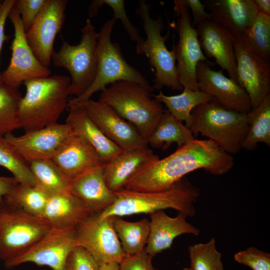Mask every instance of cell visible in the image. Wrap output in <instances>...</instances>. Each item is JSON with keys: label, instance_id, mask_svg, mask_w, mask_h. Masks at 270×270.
<instances>
[{"label": "cell", "instance_id": "1", "mask_svg": "<svg viewBox=\"0 0 270 270\" xmlns=\"http://www.w3.org/2000/svg\"><path fill=\"white\" fill-rule=\"evenodd\" d=\"M234 160L210 140L194 139L142 170L125 184L128 190L156 192L166 190L188 173L202 168L222 176L233 167Z\"/></svg>", "mask_w": 270, "mask_h": 270}, {"label": "cell", "instance_id": "2", "mask_svg": "<svg viewBox=\"0 0 270 270\" xmlns=\"http://www.w3.org/2000/svg\"><path fill=\"white\" fill-rule=\"evenodd\" d=\"M26 94L21 98L18 114L25 132L58 122L68 106L70 78L60 75L26 80Z\"/></svg>", "mask_w": 270, "mask_h": 270}, {"label": "cell", "instance_id": "3", "mask_svg": "<svg viewBox=\"0 0 270 270\" xmlns=\"http://www.w3.org/2000/svg\"><path fill=\"white\" fill-rule=\"evenodd\" d=\"M114 194L115 202L98 214L100 218L150 214L167 208L176 210L192 217L196 214L194 204L200 196V190L184 177L163 191L144 192L122 188Z\"/></svg>", "mask_w": 270, "mask_h": 270}, {"label": "cell", "instance_id": "4", "mask_svg": "<svg viewBox=\"0 0 270 270\" xmlns=\"http://www.w3.org/2000/svg\"><path fill=\"white\" fill-rule=\"evenodd\" d=\"M154 90L149 83L119 80L102 90L98 100L134 126L147 142L164 111L152 97Z\"/></svg>", "mask_w": 270, "mask_h": 270}, {"label": "cell", "instance_id": "5", "mask_svg": "<svg viewBox=\"0 0 270 270\" xmlns=\"http://www.w3.org/2000/svg\"><path fill=\"white\" fill-rule=\"evenodd\" d=\"M188 128L208 138L229 154L238 153L248 133L247 114L226 108L216 100L194 108Z\"/></svg>", "mask_w": 270, "mask_h": 270}, {"label": "cell", "instance_id": "6", "mask_svg": "<svg viewBox=\"0 0 270 270\" xmlns=\"http://www.w3.org/2000/svg\"><path fill=\"white\" fill-rule=\"evenodd\" d=\"M138 3L136 12L142 20L146 39L136 44V52L146 56L154 70L153 88L160 90L166 86L174 90H182L178 78L174 46L170 50L166 44L170 30L162 36L164 26L161 16L153 18L150 15V4L145 0H140Z\"/></svg>", "mask_w": 270, "mask_h": 270}, {"label": "cell", "instance_id": "7", "mask_svg": "<svg viewBox=\"0 0 270 270\" xmlns=\"http://www.w3.org/2000/svg\"><path fill=\"white\" fill-rule=\"evenodd\" d=\"M80 43L72 45L62 40L58 51H54L52 60L55 66L66 68L70 75V95L78 98L92 86L97 70L98 32L90 18L80 30Z\"/></svg>", "mask_w": 270, "mask_h": 270}, {"label": "cell", "instance_id": "8", "mask_svg": "<svg viewBox=\"0 0 270 270\" xmlns=\"http://www.w3.org/2000/svg\"><path fill=\"white\" fill-rule=\"evenodd\" d=\"M116 19L107 20L98 32L96 57L97 70L92 86L82 96L68 102H83L90 98L108 84L119 80H130L142 84L148 83L145 77L136 68L128 64L122 54L120 46L111 40V36Z\"/></svg>", "mask_w": 270, "mask_h": 270}, {"label": "cell", "instance_id": "9", "mask_svg": "<svg viewBox=\"0 0 270 270\" xmlns=\"http://www.w3.org/2000/svg\"><path fill=\"white\" fill-rule=\"evenodd\" d=\"M52 226L44 218L6 204L0 206V258L5 262L41 238Z\"/></svg>", "mask_w": 270, "mask_h": 270}, {"label": "cell", "instance_id": "10", "mask_svg": "<svg viewBox=\"0 0 270 270\" xmlns=\"http://www.w3.org/2000/svg\"><path fill=\"white\" fill-rule=\"evenodd\" d=\"M76 246V226H52L36 242L4 264L6 268H12L32 262L52 270H64L68 256Z\"/></svg>", "mask_w": 270, "mask_h": 270}, {"label": "cell", "instance_id": "11", "mask_svg": "<svg viewBox=\"0 0 270 270\" xmlns=\"http://www.w3.org/2000/svg\"><path fill=\"white\" fill-rule=\"evenodd\" d=\"M76 245L84 248L98 266L119 264L126 256L112 224V216L92 214L76 226Z\"/></svg>", "mask_w": 270, "mask_h": 270}, {"label": "cell", "instance_id": "12", "mask_svg": "<svg viewBox=\"0 0 270 270\" xmlns=\"http://www.w3.org/2000/svg\"><path fill=\"white\" fill-rule=\"evenodd\" d=\"M234 50L237 82L248 95L253 110L270 94V63L252 48L243 34L234 37Z\"/></svg>", "mask_w": 270, "mask_h": 270}, {"label": "cell", "instance_id": "13", "mask_svg": "<svg viewBox=\"0 0 270 270\" xmlns=\"http://www.w3.org/2000/svg\"><path fill=\"white\" fill-rule=\"evenodd\" d=\"M14 29L12 42V57L7 68L1 73L2 82L18 89L26 80L50 76V70L37 59L26 38L25 31L20 15L14 6L8 17Z\"/></svg>", "mask_w": 270, "mask_h": 270}, {"label": "cell", "instance_id": "14", "mask_svg": "<svg viewBox=\"0 0 270 270\" xmlns=\"http://www.w3.org/2000/svg\"><path fill=\"white\" fill-rule=\"evenodd\" d=\"M174 10L179 17L175 24L178 41L174 46L178 80L183 88L198 90L197 66L208 60L200 47L197 30L192 26L190 10L174 6Z\"/></svg>", "mask_w": 270, "mask_h": 270}, {"label": "cell", "instance_id": "15", "mask_svg": "<svg viewBox=\"0 0 270 270\" xmlns=\"http://www.w3.org/2000/svg\"><path fill=\"white\" fill-rule=\"evenodd\" d=\"M67 0H46L30 29L25 32L28 43L38 61L48 68L54 51L56 34L66 18Z\"/></svg>", "mask_w": 270, "mask_h": 270}, {"label": "cell", "instance_id": "16", "mask_svg": "<svg viewBox=\"0 0 270 270\" xmlns=\"http://www.w3.org/2000/svg\"><path fill=\"white\" fill-rule=\"evenodd\" d=\"M76 104L82 106L104 134L122 150H132L148 147V142L136 128L107 104L91 98Z\"/></svg>", "mask_w": 270, "mask_h": 270}, {"label": "cell", "instance_id": "17", "mask_svg": "<svg viewBox=\"0 0 270 270\" xmlns=\"http://www.w3.org/2000/svg\"><path fill=\"white\" fill-rule=\"evenodd\" d=\"M208 62H201L196 68L198 90L224 107L248 114L252 110L250 97L235 80L226 76L222 70L212 69Z\"/></svg>", "mask_w": 270, "mask_h": 270}, {"label": "cell", "instance_id": "18", "mask_svg": "<svg viewBox=\"0 0 270 270\" xmlns=\"http://www.w3.org/2000/svg\"><path fill=\"white\" fill-rule=\"evenodd\" d=\"M72 132L66 123L57 122L20 136L10 133L4 137L30 163L34 160L51 159Z\"/></svg>", "mask_w": 270, "mask_h": 270}, {"label": "cell", "instance_id": "19", "mask_svg": "<svg viewBox=\"0 0 270 270\" xmlns=\"http://www.w3.org/2000/svg\"><path fill=\"white\" fill-rule=\"evenodd\" d=\"M196 28L206 57L214 58L230 78L237 82L234 36L211 19L203 21Z\"/></svg>", "mask_w": 270, "mask_h": 270}, {"label": "cell", "instance_id": "20", "mask_svg": "<svg viewBox=\"0 0 270 270\" xmlns=\"http://www.w3.org/2000/svg\"><path fill=\"white\" fill-rule=\"evenodd\" d=\"M51 159L70 180L105 164L94 148L73 132Z\"/></svg>", "mask_w": 270, "mask_h": 270}, {"label": "cell", "instance_id": "21", "mask_svg": "<svg viewBox=\"0 0 270 270\" xmlns=\"http://www.w3.org/2000/svg\"><path fill=\"white\" fill-rule=\"evenodd\" d=\"M150 214V232L144 250L154 257L163 250L170 248L174 240L183 234L198 236L200 230L186 221V215L178 212L174 218L163 210Z\"/></svg>", "mask_w": 270, "mask_h": 270}, {"label": "cell", "instance_id": "22", "mask_svg": "<svg viewBox=\"0 0 270 270\" xmlns=\"http://www.w3.org/2000/svg\"><path fill=\"white\" fill-rule=\"evenodd\" d=\"M104 164L87 171L70 181V192L82 201L92 214L102 212L116 199L114 192L106 184Z\"/></svg>", "mask_w": 270, "mask_h": 270}, {"label": "cell", "instance_id": "23", "mask_svg": "<svg viewBox=\"0 0 270 270\" xmlns=\"http://www.w3.org/2000/svg\"><path fill=\"white\" fill-rule=\"evenodd\" d=\"M159 159L148 147L123 151L104 164V176L108 188L114 192L123 188L132 178Z\"/></svg>", "mask_w": 270, "mask_h": 270}, {"label": "cell", "instance_id": "24", "mask_svg": "<svg viewBox=\"0 0 270 270\" xmlns=\"http://www.w3.org/2000/svg\"><path fill=\"white\" fill-rule=\"evenodd\" d=\"M210 19L234 37L243 34L259 12L254 0L205 1Z\"/></svg>", "mask_w": 270, "mask_h": 270}, {"label": "cell", "instance_id": "25", "mask_svg": "<svg viewBox=\"0 0 270 270\" xmlns=\"http://www.w3.org/2000/svg\"><path fill=\"white\" fill-rule=\"evenodd\" d=\"M68 106L66 123L94 148L105 164L124 151L104 134L82 106L68 102Z\"/></svg>", "mask_w": 270, "mask_h": 270}, {"label": "cell", "instance_id": "26", "mask_svg": "<svg viewBox=\"0 0 270 270\" xmlns=\"http://www.w3.org/2000/svg\"><path fill=\"white\" fill-rule=\"evenodd\" d=\"M92 214L70 192L49 196L42 218L52 226H76Z\"/></svg>", "mask_w": 270, "mask_h": 270}, {"label": "cell", "instance_id": "27", "mask_svg": "<svg viewBox=\"0 0 270 270\" xmlns=\"http://www.w3.org/2000/svg\"><path fill=\"white\" fill-rule=\"evenodd\" d=\"M194 139L188 127L164 110L147 142L152 148L165 150L173 143H176L178 148Z\"/></svg>", "mask_w": 270, "mask_h": 270}, {"label": "cell", "instance_id": "28", "mask_svg": "<svg viewBox=\"0 0 270 270\" xmlns=\"http://www.w3.org/2000/svg\"><path fill=\"white\" fill-rule=\"evenodd\" d=\"M112 224L126 255L140 253L144 250L150 232V220L144 218L128 222L121 216H112Z\"/></svg>", "mask_w": 270, "mask_h": 270}, {"label": "cell", "instance_id": "29", "mask_svg": "<svg viewBox=\"0 0 270 270\" xmlns=\"http://www.w3.org/2000/svg\"><path fill=\"white\" fill-rule=\"evenodd\" d=\"M152 97L161 104L163 103L168 111L176 120L186 122L188 127L190 122V114L198 106L215 100L200 90H192L183 88L182 92L178 95L166 96L160 90L158 94H152Z\"/></svg>", "mask_w": 270, "mask_h": 270}, {"label": "cell", "instance_id": "30", "mask_svg": "<svg viewBox=\"0 0 270 270\" xmlns=\"http://www.w3.org/2000/svg\"><path fill=\"white\" fill-rule=\"evenodd\" d=\"M29 164L36 186L48 195L70 192L71 180L52 159L34 160Z\"/></svg>", "mask_w": 270, "mask_h": 270}, {"label": "cell", "instance_id": "31", "mask_svg": "<svg viewBox=\"0 0 270 270\" xmlns=\"http://www.w3.org/2000/svg\"><path fill=\"white\" fill-rule=\"evenodd\" d=\"M248 128L242 148L252 150L259 142L270 146V94L247 114Z\"/></svg>", "mask_w": 270, "mask_h": 270}, {"label": "cell", "instance_id": "32", "mask_svg": "<svg viewBox=\"0 0 270 270\" xmlns=\"http://www.w3.org/2000/svg\"><path fill=\"white\" fill-rule=\"evenodd\" d=\"M36 186L18 183L4 198V202L29 214L41 217L48 196Z\"/></svg>", "mask_w": 270, "mask_h": 270}, {"label": "cell", "instance_id": "33", "mask_svg": "<svg viewBox=\"0 0 270 270\" xmlns=\"http://www.w3.org/2000/svg\"><path fill=\"white\" fill-rule=\"evenodd\" d=\"M22 98L18 89L0 84V136L21 128L18 107Z\"/></svg>", "mask_w": 270, "mask_h": 270}, {"label": "cell", "instance_id": "34", "mask_svg": "<svg viewBox=\"0 0 270 270\" xmlns=\"http://www.w3.org/2000/svg\"><path fill=\"white\" fill-rule=\"evenodd\" d=\"M28 164L4 136H0V166L10 172L19 183L36 186Z\"/></svg>", "mask_w": 270, "mask_h": 270}, {"label": "cell", "instance_id": "35", "mask_svg": "<svg viewBox=\"0 0 270 270\" xmlns=\"http://www.w3.org/2000/svg\"><path fill=\"white\" fill-rule=\"evenodd\" d=\"M243 35L252 48L270 63V16L259 12Z\"/></svg>", "mask_w": 270, "mask_h": 270}, {"label": "cell", "instance_id": "36", "mask_svg": "<svg viewBox=\"0 0 270 270\" xmlns=\"http://www.w3.org/2000/svg\"><path fill=\"white\" fill-rule=\"evenodd\" d=\"M192 270H224L222 254L216 248V239L196 244L188 248Z\"/></svg>", "mask_w": 270, "mask_h": 270}, {"label": "cell", "instance_id": "37", "mask_svg": "<svg viewBox=\"0 0 270 270\" xmlns=\"http://www.w3.org/2000/svg\"><path fill=\"white\" fill-rule=\"evenodd\" d=\"M109 6L113 10L114 18L120 20L122 24L129 35L130 39L138 44L144 39L140 36L138 30L130 20L125 9L124 1L122 0H94L88 8L90 18L96 16L100 8L103 5Z\"/></svg>", "mask_w": 270, "mask_h": 270}, {"label": "cell", "instance_id": "38", "mask_svg": "<svg viewBox=\"0 0 270 270\" xmlns=\"http://www.w3.org/2000/svg\"><path fill=\"white\" fill-rule=\"evenodd\" d=\"M236 262L252 270H270V254L255 247H250L234 255Z\"/></svg>", "mask_w": 270, "mask_h": 270}, {"label": "cell", "instance_id": "39", "mask_svg": "<svg viewBox=\"0 0 270 270\" xmlns=\"http://www.w3.org/2000/svg\"><path fill=\"white\" fill-rule=\"evenodd\" d=\"M99 266L83 248L76 246L66 260L64 270H98Z\"/></svg>", "mask_w": 270, "mask_h": 270}, {"label": "cell", "instance_id": "40", "mask_svg": "<svg viewBox=\"0 0 270 270\" xmlns=\"http://www.w3.org/2000/svg\"><path fill=\"white\" fill-rule=\"evenodd\" d=\"M46 2V0H16L14 7L20 15L25 32L31 27Z\"/></svg>", "mask_w": 270, "mask_h": 270}, {"label": "cell", "instance_id": "41", "mask_svg": "<svg viewBox=\"0 0 270 270\" xmlns=\"http://www.w3.org/2000/svg\"><path fill=\"white\" fill-rule=\"evenodd\" d=\"M152 258L144 250L135 254L126 255L119 263L118 270H158L152 265Z\"/></svg>", "mask_w": 270, "mask_h": 270}, {"label": "cell", "instance_id": "42", "mask_svg": "<svg viewBox=\"0 0 270 270\" xmlns=\"http://www.w3.org/2000/svg\"><path fill=\"white\" fill-rule=\"evenodd\" d=\"M174 4V6L186 7L190 10L192 24L195 28L203 21L210 19L209 13L206 11L205 5L200 0H175Z\"/></svg>", "mask_w": 270, "mask_h": 270}, {"label": "cell", "instance_id": "43", "mask_svg": "<svg viewBox=\"0 0 270 270\" xmlns=\"http://www.w3.org/2000/svg\"><path fill=\"white\" fill-rule=\"evenodd\" d=\"M15 0H4L2 2L0 7V55L4 42L7 41L9 36L4 33V26L6 19L15 4ZM0 72V84H2Z\"/></svg>", "mask_w": 270, "mask_h": 270}, {"label": "cell", "instance_id": "44", "mask_svg": "<svg viewBox=\"0 0 270 270\" xmlns=\"http://www.w3.org/2000/svg\"><path fill=\"white\" fill-rule=\"evenodd\" d=\"M13 176H0V206L4 203V198L18 184Z\"/></svg>", "mask_w": 270, "mask_h": 270}, {"label": "cell", "instance_id": "45", "mask_svg": "<svg viewBox=\"0 0 270 270\" xmlns=\"http://www.w3.org/2000/svg\"><path fill=\"white\" fill-rule=\"evenodd\" d=\"M254 2L259 12L270 16V0H254Z\"/></svg>", "mask_w": 270, "mask_h": 270}, {"label": "cell", "instance_id": "46", "mask_svg": "<svg viewBox=\"0 0 270 270\" xmlns=\"http://www.w3.org/2000/svg\"><path fill=\"white\" fill-rule=\"evenodd\" d=\"M118 264L117 262H110L99 266L98 270H118Z\"/></svg>", "mask_w": 270, "mask_h": 270}, {"label": "cell", "instance_id": "47", "mask_svg": "<svg viewBox=\"0 0 270 270\" xmlns=\"http://www.w3.org/2000/svg\"><path fill=\"white\" fill-rule=\"evenodd\" d=\"M182 270H192L190 268H185Z\"/></svg>", "mask_w": 270, "mask_h": 270}, {"label": "cell", "instance_id": "48", "mask_svg": "<svg viewBox=\"0 0 270 270\" xmlns=\"http://www.w3.org/2000/svg\"><path fill=\"white\" fill-rule=\"evenodd\" d=\"M2 4V2L1 0H0V7Z\"/></svg>", "mask_w": 270, "mask_h": 270}]
</instances>
